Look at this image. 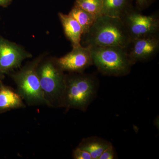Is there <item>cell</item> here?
<instances>
[{"label":"cell","mask_w":159,"mask_h":159,"mask_svg":"<svg viewBox=\"0 0 159 159\" xmlns=\"http://www.w3.org/2000/svg\"><path fill=\"white\" fill-rule=\"evenodd\" d=\"M131 39L120 18L101 15L82 35L84 46H119L127 48Z\"/></svg>","instance_id":"cell-1"},{"label":"cell","mask_w":159,"mask_h":159,"mask_svg":"<svg viewBox=\"0 0 159 159\" xmlns=\"http://www.w3.org/2000/svg\"><path fill=\"white\" fill-rule=\"evenodd\" d=\"M93 65L105 76L123 77L130 73L132 64L126 48L119 46L90 47Z\"/></svg>","instance_id":"cell-4"},{"label":"cell","mask_w":159,"mask_h":159,"mask_svg":"<svg viewBox=\"0 0 159 159\" xmlns=\"http://www.w3.org/2000/svg\"><path fill=\"white\" fill-rule=\"evenodd\" d=\"M155 0H135L136 8L139 11L145 10L154 2Z\"/></svg>","instance_id":"cell-18"},{"label":"cell","mask_w":159,"mask_h":159,"mask_svg":"<svg viewBox=\"0 0 159 159\" xmlns=\"http://www.w3.org/2000/svg\"><path fill=\"white\" fill-rule=\"evenodd\" d=\"M46 56L42 54L9 75L14 80L16 91L29 106L46 105L38 74V66Z\"/></svg>","instance_id":"cell-5"},{"label":"cell","mask_w":159,"mask_h":159,"mask_svg":"<svg viewBox=\"0 0 159 159\" xmlns=\"http://www.w3.org/2000/svg\"><path fill=\"white\" fill-rule=\"evenodd\" d=\"M116 157L114 147L111 145L102 152L98 159H114Z\"/></svg>","instance_id":"cell-17"},{"label":"cell","mask_w":159,"mask_h":159,"mask_svg":"<svg viewBox=\"0 0 159 159\" xmlns=\"http://www.w3.org/2000/svg\"><path fill=\"white\" fill-rule=\"evenodd\" d=\"M69 15L74 18L81 26L83 31V35L89 31L96 19L93 14L75 5Z\"/></svg>","instance_id":"cell-14"},{"label":"cell","mask_w":159,"mask_h":159,"mask_svg":"<svg viewBox=\"0 0 159 159\" xmlns=\"http://www.w3.org/2000/svg\"><path fill=\"white\" fill-rule=\"evenodd\" d=\"M12 0H0V6L7 7L11 4Z\"/></svg>","instance_id":"cell-19"},{"label":"cell","mask_w":159,"mask_h":159,"mask_svg":"<svg viewBox=\"0 0 159 159\" xmlns=\"http://www.w3.org/2000/svg\"><path fill=\"white\" fill-rule=\"evenodd\" d=\"M32 54L16 43L6 39L0 34V79L20 68L23 61Z\"/></svg>","instance_id":"cell-7"},{"label":"cell","mask_w":159,"mask_h":159,"mask_svg":"<svg viewBox=\"0 0 159 159\" xmlns=\"http://www.w3.org/2000/svg\"><path fill=\"white\" fill-rule=\"evenodd\" d=\"M98 85V79L93 74H66L64 108L85 111L96 98Z\"/></svg>","instance_id":"cell-2"},{"label":"cell","mask_w":159,"mask_h":159,"mask_svg":"<svg viewBox=\"0 0 159 159\" xmlns=\"http://www.w3.org/2000/svg\"><path fill=\"white\" fill-rule=\"evenodd\" d=\"M58 15L65 34L70 41L72 47L81 44L80 42L83 31L79 23L70 15L59 12Z\"/></svg>","instance_id":"cell-11"},{"label":"cell","mask_w":159,"mask_h":159,"mask_svg":"<svg viewBox=\"0 0 159 159\" xmlns=\"http://www.w3.org/2000/svg\"><path fill=\"white\" fill-rule=\"evenodd\" d=\"M126 49L133 65L149 60L158 52L159 34L131 39Z\"/></svg>","instance_id":"cell-9"},{"label":"cell","mask_w":159,"mask_h":159,"mask_svg":"<svg viewBox=\"0 0 159 159\" xmlns=\"http://www.w3.org/2000/svg\"><path fill=\"white\" fill-rule=\"evenodd\" d=\"M121 19L131 40L159 34L158 13L145 15L133 6Z\"/></svg>","instance_id":"cell-6"},{"label":"cell","mask_w":159,"mask_h":159,"mask_svg":"<svg viewBox=\"0 0 159 159\" xmlns=\"http://www.w3.org/2000/svg\"><path fill=\"white\" fill-rule=\"evenodd\" d=\"M55 59L60 68L68 73H83L93 65L90 47L81 44L73 47L70 52Z\"/></svg>","instance_id":"cell-8"},{"label":"cell","mask_w":159,"mask_h":159,"mask_svg":"<svg viewBox=\"0 0 159 159\" xmlns=\"http://www.w3.org/2000/svg\"><path fill=\"white\" fill-rule=\"evenodd\" d=\"M26 107L17 91L4 84L0 79V113Z\"/></svg>","instance_id":"cell-10"},{"label":"cell","mask_w":159,"mask_h":159,"mask_svg":"<svg viewBox=\"0 0 159 159\" xmlns=\"http://www.w3.org/2000/svg\"><path fill=\"white\" fill-rule=\"evenodd\" d=\"M111 145L109 141L93 136L83 139L77 147L88 152L93 159H98L102 152Z\"/></svg>","instance_id":"cell-12"},{"label":"cell","mask_w":159,"mask_h":159,"mask_svg":"<svg viewBox=\"0 0 159 159\" xmlns=\"http://www.w3.org/2000/svg\"><path fill=\"white\" fill-rule=\"evenodd\" d=\"M72 157L74 159H93L88 152L77 147L73 151Z\"/></svg>","instance_id":"cell-16"},{"label":"cell","mask_w":159,"mask_h":159,"mask_svg":"<svg viewBox=\"0 0 159 159\" xmlns=\"http://www.w3.org/2000/svg\"><path fill=\"white\" fill-rule=\"evenodd\" d=\"M74 5L88 11L96 18L102 15V0H75Z\"/></svg>","instance_id":"cell-15"},{"label":"cell","mask_w":159,"mask_h":159,"mask_svg":"<svg viewBox=\"0 0 159 159\" xmlns=\"http://www.w3.org/2000/svg\"><path fill=\"white\" fill-rule=\"evenodd\" d=\"M102 15L121 18L131 8L134 0H102Z\"/></svg>","instance_id":"cell-13"},{"label":"cell","mask_w":159,"mask_h":159,"mask_svg":"<svg viewBox=\"0 0 159 159\" xmlns=\"http://www.w3.org/2000/svg\"><path fill=\"white\" fill-rule=\"evenodd\" d=\"M37 70L46 105L64 108L66 74L56 63L55 57L45 56L39 64Z\"/></svg>","instance_id":"cell-3"}]
</instances>
